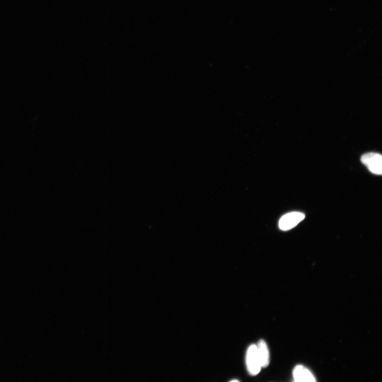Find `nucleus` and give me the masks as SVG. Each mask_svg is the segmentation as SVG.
<instances>
[{"instance_id": "obj_1", "label": "nucleus", "mask_w": 382, "mask_h": 382, "mask_svg": "<svg viewBox=\"0 0 382 382\" xmlns=\"http://www.w3.org/2000/svg\"><path fill=\"white\" fill-rule=\"evenodd\" d=\"M246 362L247 371L249 374L255 376L260 373L262 366L257 345H252L248 347L246 352Z\"/></svg>"}, {"instance_id": "obj_5", "label": "nucleus", "mask_w": 382, "mask_h": 382, "mask_svg": "<svg viewBox=\"0 0 382 382\" xmlns=\"http://www.w3.org/2000/svg\"><path fill=\"white\" fill-rule=\"evenodd\" d=\"M257 346L262 368H266L270 363V352L267 344L264 340H260Z\"/></svg>"}, {"instance_id": "obj_3", "label": "nucleus", "mask_w": 382, "mask_h": 382, "mask_svg": "<svg viewBox=\"0 0 382 382\" xmlns=\"http://www.w3.org/2000/svg\"><path fill=\"white\" fill-rule=\"evenodd\" d=\"M305 215L300 212H291L283 216L279 220V227L284 231L296 227L305 219Z\"/></svg>"}, {"instance_id": "obj_4", "label": "nucleus", "mask_w": 382, "mask_h": 382, "mask_svg": "<svg viewBox=\"0 0 382 382\" xmlns=\"http://www.w3.org/2000/svg\"><path fill=\"white\" fill-rule=\"evenodd\" d=\"M293 377L298 382H314L316 379L312 373L303 365L296 366L293 370Z\"/></svg>"}, {"instance_id": "obj_6", "label": "nucleus", "mask_w": 382, "mask_h": 382, "mask_svg": "<svg viewBox=\"0 0 382 382\" xmlns=\"http://www.w3.org/2000/svg\"><path fill=\"white\" fill-rule=\"evenodd\" d=\"M239 381V380H231V381Z\"/></svg>"}, {"instance_id": "obj_2", "label": "nucleus", "mask_w": 382, "mask_h": 382, "mask_svg": "<svg viewBox=\"0 0 382 382\" xmlns=\"http://www.w3.org/2000/svg\"><path fill=\"white\" fill-rule=\"evenodd\" d=\"M362 163L373 174H382V157L375 153H367L361 157Z\"/></svg>"}]
</instances>
